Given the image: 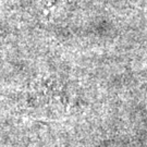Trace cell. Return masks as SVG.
I'll list each match as a JSON object with an SVG mask.
<instances>
[{
  "label": "cell",
  "instance_id": "6da1fadb",
  "mask_svg": "<svg viewBox=\"0 0 147 147\" xmlns=\"http://www.w3.org/2000/svg\"><path fill=\"white\" fill-rule=\"evenodd\" d=\"M74 0H39L37 3L38 13L42 20L53 21L69 10Z\"/></svg>",
  "mask_w": 147,
  "mask_h": 147
}]
</instances>
